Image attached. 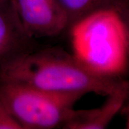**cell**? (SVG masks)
<instances>
[{
  "mask_svg": "<svg viewBox=\"0 0 129 129\" xmlns=\"http://www.w3.org/2000/svg\"><path fill=\"white\" fill-rule=\"evenodd\" d=\"M0 80L57 93L103 96L115 92L125 82L92 73L73 55L55 48L32 51L9 66Z\"/></svg>",
  "mask_w": 129,
  "mask_h": 129,
  "instance_id": "obj_1",
  "label": "cell"
},
{
  "mask_svg": "<svg viewBox=\"0 0 129 129\" xmlns=\"http://www.w3.org/2000/svg\"><path fill=\"white\" fill-rule=\"evenodd\" d=\"M73 55L99 76L118 78L129 66V33L120 11L96 10L70 27Z\"/></svg>",
  "mask_w": 129,
  "mask_h": 129,
  "instance_id": "obj_2",
  "label": "cell"
},
{
  "mask_svg": "<svg viewBox=\"0 0 129 129\" xmlns=\"http://www.w3.org/2000/svg\"><path fill=\"white\" fill-rule=\"evenodd\" d=\"M83 96L0 80V100L23 129L63 128L83 113V110L74 109L75 103Z\"/></svg>",
  "mask_w": 129,
  "mask_h": 129,
  "instance_id": "obj_3",
  "label": "cell"
},
{
  "mask_svg": "<svg viewBox=\"0 0 129 129\" xmlns=\"http://www.w3.org/2000/svg\"><path fill=\"white\" fill-rule=\"evenodd\" d=\"M19 19L33 38L52 37L68 29L67 14L59 0H12Z\"/></svg>",
  "mask_w": 129,
  "mask_h": 129,
  "instance_id": "obj_4",
  "label": "cell"
},
{
  "mask_svg": "<svg viewBox=\"0 0 129 129\" xmlns=\"http://www.w3.org/2000/svg\"><path fill=\"white\" fill-rule=\"evenodd\" d=\"M34 40L21 23L12 0L0 2V78L9 66L35 50Z\"/></svg>",
  "mask_w": 129,
  "mask_h": 129,
  "instance_id": "obj_5",
  "label": "cell"
},
{
  "mask_svg": "<svg viewBox=\"0 0 129 129\" xmlns=\"http://www.w3.org/2000/svg\"><path fill=\"white\" fill-rule=\"evenodd\" d=\"M129 95V83L125 81L115 92L106 96V103L99 108L84 110L78 117L65 124V129L106 128L122 108Z\"/></svg>",
  "mask_w": 129,
  "mask_h": 129,
  "instance_id": "obj_6",
  "label": "cell"
},
{
  "mask_svg": "<svg viewBox=\"0 0 129 129\" xmlns=\"http://www.w3.org/2000/svg\"><path fill=\"white\" fill-rule=\"evenodd\" d=\"M68 19V29L80 19L96 10L113 8L120 11L129 0H59Z\"/></svg>",
  "mask_w": 129,
  "mask_h": 129,
  "instance_id": "obj_7",
  "label": "cell"
},
{
  "mask_svg": "<svg viewBox=\"0 0 129 129\" xmlns=\"http://www.w3.org/2000/svg\"><path fill=\"white\" fill-rule=\"evenodd\" d=\"M0 129H23L0 100Z\"/></svg>",
  "mask_w": 129,
  "mask_h": 129,
  "instance_id": "obj_8",
  "label": "cell"
},
{
  "mask_svg": "<svg viewBox=\"0 0 129 129\" xmlns=\"http://www.w3.org/2000/svg\"><path fill=\"white\" fill-rule=\"evenodd\" d=\"M120 12L121 15H122L123 19H124L126 25H127V27H128V29L129 33V1L124 7L120 10Z\"/></svg>",
  "mask_w": 129,
  "mask_h": 129,
  "instance_id": "obj_9",
  "label": "cell"
},
{
  "mask_svg": "<svg viewBox=\"0 0 129 129\" xmlns=\"http://www.w3.org/2000/svg\"><path fill=\"white\" fill-rule=\"evenodd\" d=\"M127 128H129V106L127 108Z\"/></svg>",
  "mask_w": 129,
  "mask_h": 129,
  "instance_id": "obj_10",
  "label": "cell"
},
{
  "mask_svg": "<svg viewBox=\"0 0 129 129\" xmlns=\"http://www.w3.org/2000/svg\"><path fill=\"white\" fill-rule=\"evenodd\" d=\"M5 1H7V0H0V2H5Z\"/></svg>",
  "mask_w": 129,
  "mask_h": 129,
  "instance_id": "obj_11",
  "label": "cell"
}]
</instances>
